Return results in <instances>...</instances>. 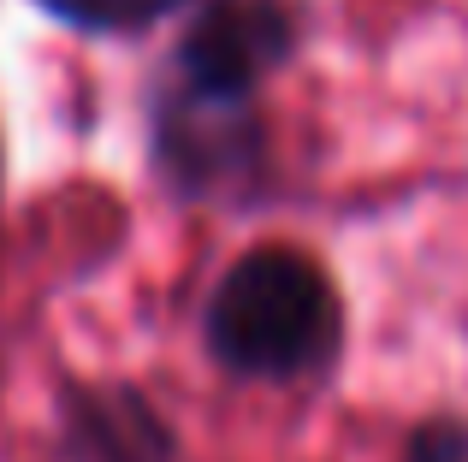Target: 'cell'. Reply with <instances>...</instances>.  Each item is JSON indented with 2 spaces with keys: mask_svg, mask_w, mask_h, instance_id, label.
Here are the masks:
<instances>
[{
  "mask_svg": "<svg viewBox=\"0 0 468 462\" xmlns=\"http://www.w3.org/2000/svg\"><path fill=\"white\" fill-rule=\"evenodd\" d=\"M207 350L243 380H291L338 350V297L303 249H250L207 302Z\"/></svg>",
  "mask_w": 468,
  "mask_h": 462,
  "instance_id": "obj_1",
  "label": "cell"
},
{
  "mask_svg": "<svg viewBox=\"0 0 468 462\" xmlns=\"http://www.w3.org/2000/svg\"><path fill=\"white\" fill-rule=\"evenodd\" d=\"M154 154L184 196H219L238 178L261 166V125L250 113V95H166L154 113Z\"/></svg>",
  "mask_w": 468,
  "mask_h": 462,
  "instance_id": "obj_2",
  "label": "cell"
},
{
  "mask_svg": "<svg viewBox=\"0 0 468 462\" xmlns=\"http://www.w3.org/2000/svg\"><path fill=\"white\" fill-rule=\"evenodd\" d=\"M297 47L279 0H207L178 42V83L202 95H250Z\"/></svg>",
  "mask_w": 468,
  "mask_h": 462,
  "instance_id": "obj_3",
  "label": "cell"
},
{
  "mask_svg": "<svg viewBox=\"0 0 468 462\" xmlns=\"http://www.w3.org/2000/svg\"><path fill=\"white\" fill-rule=\"evenodd\" d=\"M71 462H172V433L143 392H78L66 409Z\"/></svg>",
  "mask_w": 468,
  "mask_h": 462,
  "instance_id": "obj_4",
  "label": "cell"
},
{
  "mask_svg": "<svg viewBox=\"0 0 468 462\" xmlns=\"http://www.w3.org/2000/svg\"><path fill=\"white\" fill-rule=\"evenodd\" d=\"M54 18L78 24V30H149L166 12H178L184 0H36Z\"/></svg>",
  "mask_w": 468,
  "mask_h": 462,
  "instance_id": "obj_5",
  "label": "cell"
},
{
  "mask_svg": "<svg viewBox=\"0 0 468 462\" xmlns=\"http://www.w3.org/2000/svg\"><path fill=\"white\" fill-rule=\"evenodd\" d=\"M410 462H468V415L421 427L415 445H410Z\"/></svg>",
  "mask_w": 468,
  "mask_h": 462,
  "instance_id": "obj_6",
  "label": "cell"
}]
</instances>
